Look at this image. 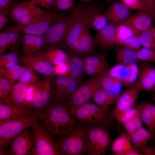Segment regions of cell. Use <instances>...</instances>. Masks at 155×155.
I'll use <instances>...</instances> for the list:
<instances>
[{
    "label": "cell",
    "mask_w": 155,
    "mask_h": 155,
    "mask_svg": "<svg viewBox=\"0 0 155 155\" xmlns=\"http://www.w3.org/2000/svg\"><path fill=\"white\" fill-rule=\"evenodd\" d=\"M135 83L141 89L147 91H155V85L142 70L139 71L138 76Z\"/></svg>",
    "instance_id": "cell-41"
},
{
    "label": "cell",
    "mask_w": 155,
    "mask_h": 155,
    "mask_svg": "<svg viewBox=\"0 0 155 155\" xmlns=\"http://www.w3.org/2000/svg\"><path fill=\"white\" fill-rule=\"evenodd\" d=\"M97 46L95 38L88 27L66 52L67 54L73 53L80 56L89 55L95 52Z\"/></svg>",
    "instance_id": "cell-17"
},
{
    "label": "cell",
    "mask_w": 155,
    "mask_h": 155,
    "mask_svg": "<svg viewBox=\"0 0 155 155\" xmlns=\"http://www.w3.org/2000/svg\"><path fill=\"white\" fill-rule=\"evenodd\" d=\"M140 112L138 108L131 107L121 112L112 114L115 119L123 125L138 116Z\"/></svg>",
    "instance_id": "cell-39"
},
{
    "label": "cell",
    "mask_w": 155,
    "mask_h": 155,
    "mask_svg": "<svg viewBox=\"0 0 155 155\" xmlns=\"http://www.w3.org/2000/svg\"><path fill=\"white\" fill-rule=\"evenodd\" d=\"M42 125L51 137L63 136L71 131L77 121L64 102L54 101L44 109Z\"/></svg>",
    "instance_id": "cell-1"
},
{
    "label": "cell",
    "mask_w": 155,
    "mask_h": 155,
    "mask_svg": "<svg viewBox=\"0 0 155 155\" xmlns=\"http://www.w3.org/2000/svg\"><path fill=\"white\" fill-rule=\"evenodd\" d=\"M103 76L92 78L80 84L70 97L63 102L67 105L69 111L89 102L94 93L102 88L101 80Z\"/></svg>",
    "instance_id": "cell-8"
},
{
    "label": "cell",
    "mask_w": 155,
    "mask_h": 155,
    "mask_svg": "<svg viewBox=\"0 0 155 155\" xmlns=\"http://www.w3.org/2000/svg\"><path fill=\"white\" fill-rule=\"evenodd\" d=\"M89 125L77 121L73 129L55 141L61 155H82L86 152Z\"/></svg>",
    "instance_id": "cell-3"
},
{
    "label": "cell",
    "mask_w": 155,
    "mask_h": 155,
    "mask_svg": "<svg viewBox=\"0 0 155 155\" xmlns=\"http://www.w3.org/2000/svg\"><path fill=\"white\" fill-rule=\"evenodd\" d=\"M20 53L9 52L0 56V67L8 68L18 65Z\"/></svg>",
    "instance_id": "cell-40"
},
{
    "label": "cell",
    "mask_w": 155,
    "mask_h": 155,
    "mask_svg": "<svg viewBox=\"0 0 155 155\" xmlns=\"http://www.w3.org/2000/svg\"><path fill=\"white\" fill-rule=\"evenodd\" d=\"M131 10L149 12L155 16V9L146 0H120Z\"/></svg>",
    "instance_id": "cell-36"
},
{
    "label": "cell",
    "mask_w": 155,
    "mask_h": 155,
    "mask_svg": "<svg viewBox=\"0 0 155 155\" xmlns=\"http://www.w3.org/2000/svg\"><path fill=\"white\" fill-rule=\"evenodd\" d=\"M69 111L77 121L93 125L110 127L113 118L108 110L89 102Z\"/></svg>",
    "instance_id": "cell-5"
},
{
    "label": "cell",
    "mask_w": 155,
    "mask_h": 155,
    "mask_svg": "<svg viewBox=\"0 0 155 155\" xmlns=\"http://www.w3.org/2000/svg\"><path fill=\"white\" fill-rule=\"evenodd\" d=\"M111 148L116 155H143L132 146L130 135L127 133H121L113 142Z\"/></svg>",
    "instance_id": "cell-23"
},
{
    "label": "cell",
    "mask_w": 155,
    "mask_h": 155,
    "mask_svg": "<svg viewBox=\"0 0 155 155\" xmlns=\"http://www.w3.org/2000/svg\"><path fill=\"white\" fill-rule=\"evenodd\" d=\"M38 35L24 33L22 34L21 50L23 54H32Z\"/></svg>",
    "instance_id": "cell-37"
},
{
    "label": "cell",
    "mask_w": 155,
    "mask_h": 155,
    "mask_svg": "<svg viewBox=\"0 0 155 155\" xmlns=\"http://www.w3.org/2000/svg\"><path fill=\"white\" fill-rule=\"evenodd\" d=\"M117 26L108 23L101 30L97 31L95 38L97 46L104 50H109L115 44Z\"/></svg>",
    "instance_id": "cell-24"
},
{
    "label": "cell",
    "mask_w": 155,
    "mask_h": 155,
    "mask_svg": "<svg viewBox=\"0 0 155 155\" xmlns=\"http://www.w3.org/2000/svg\"><path fill=\"white\" fill-rule=\"evenodd\" d=\"M139 71L136 64L118 63L110 68L107 74L121 81L124 86H128L136 81Z\"/></svg>",
    "instance_id": "cell-18"
},
{
    "label": "cell",
    "mask_w": 155,
    "mask_h": 155,
    "mask_svg": "<svg viewBox=\"0 0 155 155\" xmlns=\"http://www.w3.org/2000/svg\"><path fill=\"white\" fill-rule=\"evenodd\" d=\"M141 69L146 73L155 85V68L148 64H144Z\"/></svg>",
    "instance_id": "cell-52"
},
{
    "label": "cell",
    "mask_w": 155,
    "mask_h": 155,
    "mask_svg": "<svg viewBox=\"0 0 155 155\" xmlns=\"http://www.w3.org/2000/svg\"><path fill=\"white\" fill-rule=\"evenodd\" d=\"M140 33L129 24L123 22L120 23L116 27L115 44L123 45L127 40Z\"/></svg>",
    "instance_id": "cell-31"
},
{
    "label": "cell",
    "mask_w": 155,
    "mask_h": 155,
    "mask_svg": "<svg viewBox=\"0 0 155 155\" xmlns=\"http://www.w3.org/2000/svg\"><path fill=\"white\" fill-rule=\"evenodd\" d=\"M136 53L139 60L155 62V51L143 47Z\"/></svg>",
    "instance_id": "cell-46"
},
{
    "label": "cell",
    "mask_w": 155,
    "mask_h": 155,
    "mask_svg": "<svg viewBox=\"0 0 155 155\" xmlns=\"http://www.w3.org/2000/svg\"><path fill=\"white\" fill-rule=\"evenodd\" d=\"M38 54L53 66L67 62L69 59L68 55L66 51L59 46L49 47L45 51Z\"/></svg>",
    "instance_id": "cell-29"
},
{
    "label": "cell",
    "mask_w": 155,
    "mask_h": 155,
    "mask_svg": "<svg viewBox=\"0 0 155 155\" xmlns=\"http://www.w3.org/2000/svg\"><path fill=\"white\" fill-rule=\"evenodd\" d=\"M81 82L67 76H57L54 82V101L61 102L66 100Z\"/></svg>",
    "instance_id": "cell-15"
},
{
    "label": "cell",
    "mask_w": 155,
    "mask_h": 155,
    "mask_svg": "<svg viewBox=\"0 0 155 155\" xmlns=\"http://www.w3.org/2000/svg\"><path fill=\"white\" fill-rule=\"evenodd\" d=\"M140 34L133 36L127 40L124 44V46L135 52H137L141 48V46L139 39Z\"/></svg>",
    "instance_id": "cell-48"
},
{
    "label": "cell",
    "mask_w": 155,
    "mask_h": 155,
    "mask_svg": "<svg viewBox=\"0 0 155 155\" xmlns=\"http://www.w3.org/2000/svg\"><path fill=\"white\" fill-rule=\"evenodd\" d=\"M67 14V11L50 15L24 27L20 26L24 33L36 35L44 34L55 24L62 20Z\"/></svg>",
    "instance_id": "cell-13"
},
{
    "label": "cell",
    "mask_w": 155,
    "mask_h": 155,
    "mask_svg": "<svg viewBox=\"0 0 155 155\" xmlns=\"http://www.w3.org/2000/svg\"><path fill=\"white\" fill-rule=\"evenodd\" d=\"M115 58L119 63L125 64H136L139 60L136 52L124 46L116 49Z\"/></svg>",
    "instance_id": "cell-33"
},
{
    "label": "cell",
    "mask_w": 155,
    "mask_h": 155,
    "mask_svg": "<svg viewBox=\"0 0 155 155\" xmlns=\"http://www.w3.org/2000/svg\"><path fill=\"white\" fill-rule=\"evenodd\" d=\"M95 0H81V2L82 3H87L90 1H94Z\"/></svg>",
    "instance_id": "cell-56"
},
{
    "label": "cell",
    "mask_w": 155,
    "mask_h": 155,
    "mask_svg": "<svg viewBox=\"0 0 155 155\" xmlns=\"http://www.w3.org/2000/svg\"><path fill=\"white\" fill-rule=\"evenodd\" d=\"M15 84L5 78L0 77V102L9 95Z\"/></svg>",
    "instance_id": "cell-44"
},
{
    "label": "cell",
    "mask_w": 155,
    "mask_h": 155,
    "mask_svg": "<svg viewBox=\"0 0 155 155\" xmlns=\"http://www.w3.org/2000/svg\"><path fill=\"white\" fill-rule=\"evenodd\" d=\"M155 20V16L152 14L146 11H138L123 22L141 32L150 28Z\"/></svg>",
    "instance_id": "cell-25"
},
{
    "label": "cell",
    "mask_w": 155,
    "mask_h": 155,
    "mask_svg": "<svg viewBox=\"0 0 155 155\" xmlns=\"http://www.w3.org/2000/svg\"><path fill=\"white\" fill-rule=\"evenodd\" d=\"M9 12L8 11L0 10V31L9 22L7 19L8 14Z\"/></svg>",
    "instance_id": "cell-53"
},
{
    "label": "cell",
    "mask_w": 155,
    "mask_h": 155,
    "mask_svg": "<svg viewBox=\"0 0 155 155\" xmlns=\"http://www.w3.org/2000/svg\"><path fill=\"white\" fill-rule=\"evenodd\" d=\"M19 62L26 69L36 71L45 76H55L53 65L38 54H23Z\"/></svg>",
    "instance_id": "cell-16"
},
{
    "label": "cell",
    "mask_w": 155,
    "mask_h": 155,
    "mask_svg": "<svg viewBox=\"0 0 155 155\" xmlns=\"http://www.w3.org/2000/svg\"><path fill=\"white\" fill-rule=\"evenodd\" d=\"M108 23L106 18L103 13L100 12L97 13L94 16L88 27L98 31L104 28Z\"/></svg>",
    "instance_id": "cell-43"
},
{
    "label": "cell",
    "mask_w": 155,
    "mask_h": 155,
    "mask_svg": "<svg viewBox=\"0 0 155 155\" xmlns=\"http://www.w3.org/2000/svg\"><path fill=\"white\" fill-rule=\"evenodd\" d=\"M25 115L34 116L42 120L44 117V109H31L0 103V121Z\"/></svg>",
    "instance_id": "cell-20"
},
{
    "label": "cell",
    "mask_w": 155,
    "mask_h": 155,
    "mask_svg": "<svg viewBox=\"0 0 155 155\" xmlns=\"http://www.w3.org/2000/svg\"><path fill=\"white\" fill-rule=\"evenodd\" d=\"M141 90L135 83L125 90L119 97L116 102V107L111 113V115L121 112L132 107Z\"/></svg>",
    "instance_id": "cell-22"
},
{
    "label": "cell",
    "mask_w": 155,
    "mask_h": 155,
    "mask_svg": "<svg viewBox=\"0 0 155 155\" xmlns=\"http://www.w3.org/2000/svg\"><path fill=\"white\" fill-rule=\"evenodd\" d=\"M142 122L150 132L151 137H155V106L147 102L137 107Z\"/></svg>",
    "instance_id": "cell-27"
},
{
    "label": "cell",
    "mask_w": 155,
    "mask_h": 155,
    "mask_svg": "<svg viewBox=\"0 0 155 155\" xmlns=\"http://www.w3.org/2000/svg\"><path fill=\"white\" fill-rule=\"evenodd\" d=\"M20 3V0H0V10L10 12Z\"/></svg>",
    "instance_id": "cell-50"
},
{
    "label": "cell",
    "mask_w": 155,
    "mask_h": 155,
    "mask_svg": "<svg viewBox=\"0 0 155 155\" xmlns=\"http://www.w3.org/2000/svg\"><path fill=\"white\" fill-rule=\"evenodd\" d=\"M54 77L45 76L39 82L32 101L33 108L43 110L47 108L53 98Z\"/></svg>",
    "instance_id": "cell-12"
},
{
    "label": "cell",
    "mask_w": 155,
    "mask_h": 155,
    "mask_svg": "<svg viewBox=\"0 0 155 155\" xmlns=\"http://www.w3.org/2000/svg\"><path fill=\"white\" fill-rule=\"evenodd\" d=\"M31 127L34 142L32 155H61L55 142L42 125L37 121Z\"/></svg>",
    "instance_id": "cell-10"
},
{
    "label": "cell",
    "mask_w": 155,
    "mask_h": 155,
    "mask_svg": "<svg viewBox=\"0 0 155 155\" xmlns=\"http://www.w3.org/2000/svg\"><path fill=\"white\" fill-rule=\"evenodd\" d=\"M148 1L152 7L155 9V0H146Z\"/></svg>",
    "instance_id": "cell-55"
},
{
    "label": "cell",
    "mask_w": 155,
    "mask_h": 155,
    "mask_svg": "<svg viewBox=\"0 0 155 155\" xmlns=\"http://www.w3.org/2000/svg\"><path fill=\"white\" fill-rule=\"evenodd\" d=\"M28 86L19 82L16 83L9 95L0 103L27 108L25 102V96Z\"/></svg>",
    "instance_id": "cell-26"
},
{
    "label": "cell",
    "mask_w": 155,
    "mask_h": 155,
    "mask_svg": "<svg viewBox=\"0 0 155 155\" xmlns=\"http://www.w3.org/2000/svg\"><path fill=\"white\" fill-rule=\"evenodd\" d=\"M35 5L30 1L21 2L9 12L12 21L24 27L51 14Z\"/></svg>",
    "instance_id": "cell-6"
},
{
    "label": "cell",
    "mask_w": 155,
    "mask_h": 155,
    "mask_svg": "<svg viewBox=\"0 0 155 155\" xmlns=\"http://www.w3.org/2000/svg\"><path fill=\"white\" fill-rule=\"evenodd\" d=\"M9 144V155H32L34 147L32 131L27 128L13 138Z\"/></svg>",
    "instance_id": "cell-14"
},
{
    "label": "cell",
    "mask_w": 155,
    "mask_h": 155,
    "mask_svg": "<svg viewBox=\"0 0 155 155\" xmlns=\"http://www.w3.org/2000/svg\"><path fill=\"white\" fill-rule=\"evenodd\" d=\"M142 122L140 113L138 116L123 125L127 133L130 135L142 127Z\"/></svg>",
    "instance_id": "cell-45"
},
{
    "label": "cell",
    "mask_w": 155,
    "mask_h": 155,
    "mask_svg": "<svg viewBox=\"0 0 155 155\" xmlns=\"http://www.w3.org/2000/svg\"><path fill=\"white\" fill-rule=\"evenodd\" d=\"M83 60L84 72L92 78L106 75L110 69L106 57L100 54L86 57Z\"/></svg>",
    "instance_id": "cell-19"
},
{
    "label": "cell",
    "mask_w": 155,
    "mask_h": 155,
    "mask_svg": "<svg viewBox=\"0 0 155 155\" xmlns=\"http://www.w3.org/2000/svg\"><path fill=\"white\" fill-rule=\"evenodd\" d=\"M108 127L89 125L86 150L88 155H100L108 148L112 143Z\"/></svg>",
    "instance_id": "cell-7"
},
{
    "label": "cell",
    "mask_w": 155,
    "mask_h": 155,
    "mask_svg": "<svg viewBox=\"0 0 155 155\" xmlns=\"http://www.w3.org/2000/svg\"><path fill=\"white\" fill-rule=\"evenodd\" d=\"M123 84L122 82L108 74L103 76L101 80L102 88L120 96Z\"/></svg>",
    "instance_id": "cell-35"
},
{
    "label": "cell",
    "mask_w": 155,
    "mask_h": 155,
    "mask_svg": "<svg viewBox=\"0 0 155 155\" xmlns=\"http://www.w3.org/2000/svg\"><path fill=\"white\" fill-rule=\"evenodd\" d=\"M38 119L30 115L11 118L0 121V155L8 154L11 140L21 132L31 127Z\"/></svg>",
    "instance_id": "cell-4"
},
{
    "label": "cell",
    "mask_w": 155,
    "mask_h": 155,
    "mask_svg": "<svg viewBox=\"0 0 155 155\" xmlns=\"http://www.w3.org/2000/svg\"><path fill=\"white\" fill-rule=\"evenodd\" d=\"M22 34L16 24L9 26L0 33V56L7 50L9 52L20 53Z\"/></svg>",
    "instance_id": "cell-11"
},
{
    "label": "cell",
    "mask_w": 155,
    "mask_h": 155,
    "mask_svg": "<svg viewBox=\"0 0 155 155\" xmlns=\"http://www.w3.org/2000/svg\"><path fill=\"white\" fill-rule=\"evenodd\" d=\"M132 10L123 3L115 1L108 7L103 14L108 23L117 26L130 17Z\"/></svg>",
    "instance_id": "cell-21"
},
{
    "label": "cell",
    "mask_w": 155,
    "mask_h": 155,
    "mask_svg": "<svg viewBox=\"0 0 155 155\" xmlns=\"http://www.w3.org/2000/svg\"><path fill=\"white\" fill-rule=\"evenodd\" d=\"M40 77L35 71L26 69L18 80V82L26 86L35 85L40 80Z\"/></svg>",
    "instance_id": "cell-42"
},
{
    "label": "cell",
    "mask_w": 155,
    "mask_h": 155,
    "mask_svg": "<svg viewBox=\"0 0 155 155\" xmlns=\"http://www.w3.org/2000/svg\"><path fill=\"white\" fill-rule=\"evenodd\" d=\"M129 135L134 147L139 152L151 137L150 132L142 127Z\"/></svg>",
    "instance_id": "cell-32"
},
{
    "label": "cell",
    "mask_w": 155,
    "mask_h": 155,
    "mask_svg": "<svg viewBox=\"0 0 155 155\" xmlns=\"http://www.w3.org/2000/svg\"><path fill=\"white\" fill-rule=\"evenodd\" d=\"M75 0H56L53 13H57L58 12L67 10L72 9L74 6Z\"/></svg>",
    "instance_id": "cell-47"
},
{
    "label": "cell",
    "mask_w": 155,
    "mask_h": 155,
    "mask_svg": "<svg viewBox=\"0 0 155 155\" xmlns=\"http://www.w3.org/2000/svg\"><path fill=\"white\" fill-rule=\"evenodd\" d=\"M78 8V5L74 6L62 20L53 25L44 34L46 49L53 46L61 47L70 30Z\"/></svg>",
    "instance_id": "cell-9"
},
{
    "label": "cell",
    "mask_w": 155,
    "mask_h": 155,
    "mask_svg": "<svg viewBox=\"0 0 155 155\" xmlns=\"http://www.w3.org/2000/svg\"><path fill=\"white\" fill-rule=\"evenodd\" d=\"M54 67L55 76H67L69 68L67 62L56 65Z\"/></svg>",
    "instance_id": "cell-51"
},
{
    "label": "cell",
    "mask_w": 155,
    "mask_h": 155,
    "mask_svg": "<svg viewBox=\"0 0 155 155\" xmlns=\"http://www.w3.org/2000/svg\"><path fill=\"white\" fill-rule=\"evenodd\" d=\"M35 5L40 6L47 11L53 9L56 0H30Z\"/></svg>",
    "instance_id": "cell-49"
},
{
    "label": "cell",
    "mask_w": 155,
    "mask_h": 155,
    "mask_svg": "<svg viewBox=\"0 0 155 155\" xmlns=\"http://www.w3.org/2000/svg\"><path fill=\"white\" fill-rule=\"evenodd\" d=\"M78 6V12L70 30L61 45V47L65 51L77 40L84 30L88 27L94 16L101 12L104 7V5L99 3H85Z\"/></svg>",
    "instance_id": "cell-2"
},
{
    "label": "cell",
    "mask_w": 155,
    "mask_h": 155,
    "mask_svg": "<svg viewBox=\"0 0 155 155\" xmlns=\"http://www.w3.org/2000/svg\"><path fill=\"white\" fill-rule=\"evenodd\" d=\"M26 68L22 65H18L8 68L0 67V77L5 78L12 83L18 80Z\"/></svg>",
    "instance_id": "cell-34"
},
{
    "label": "cell",
    "mask_w": 155,
    "mask_h": 155,
    "mask_svg": "<svg viewBox=\"0 0 155 155\" xmlns=\"http://www.w3.org/2000/svg\"><path fill=\"white\" fill-rule=\"evenodd\" d=\"M69 59L67 63L69 71L67 77L77 80L81 82L84 71L83 58L75 53L67 54Z\"/></svg>",
    "instance_id": "cell-28"
},
{
    "label": "cell",
    "mask_w": 155,
    "mask_h": 155,
    "mask_svg": "<svg viewBox=\"0 0 155 155\" xmlns=\"http://www.w3.org/2000/svg\"><path fill=\"white\" fill-rule=\"evenodd\" d=\"M119 96L111 92L102 88L94 93L92 98L96 105L108 110L109 106L116 102Z\"/></svg>",
    "instance_id": "cell-30"
},
{
    "label": "cell",
    "mask_w": 155,
    "mask_h": 155,
    "mask_svg": "<svg viewBox=\"0 0 155 155\" xmlns=\"http://www.w3.org/2000/svg\"><path fill=\"white\" fill-rule=\"evenodd\" d=\"M154 28L141 32L139 35L140 41L143 47L155 51V41L154 34Z\"/></svg>",
    "instance_id": "cell-38"
},
{
    "label": "cell",
    "mask_w": 155,
    "mask_h": 155,
    "mask_svg": "<svg viewBox=\"0 0 155 155\" xmlns=\"http://www.w3.org/2000/svg\"><path fill=\"white\" fill-rule=\"evenodd\" d=\"M153 32H154V38L155 41V28L154 27V28Z\"/></svg>",
    "instance_id": "cell-57"
},
{
    "label": "cell",
    "mask_w": 155,
    "mask_h": 155,
    "mask_svg": "<svg viewBox=\"0 0 155 155\" xmlns=\"http://www.w3.org/2000/svg\"><path fill=\"white\" fill-rule=\"evenodd\" d=\"M140 151L142 152V154L145 155H155V147L146 145Z\"/></svg>",
    "instance_id": "cell-54"
}]
</instances>
